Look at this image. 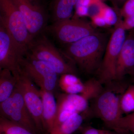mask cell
I'll return each instance as SVG.
<instances>
[{"label": "cell", "instance_id": "1", "mask_svg": "<svg viewBox=\"0 0 134 134\" xmlns=\"http://www.w3.org/2000/svg\"><path fill=\"white\" fill-rule=\"evenodd\" d=\"M108 40L106 34L97 31L67 45L63 54L85 74L97 73L103 60Z\"/></svg>", "mask_w": 134, "mask_h": 134}, {"label": "cell", "instance_id": "2", "mask_svg": "<svg viewBox=\"0 0 134 134\" xmlns=\"http://www.w3.org/2000/svg\"><path fill=\"white\" fill-rule=\"evenodd\" d=\"M113 82L106 85L107 87L93 100L94 114L109 129L122 116L120 99L126 89L125 86L113 84Z\"/></svg>", "mask_w": 134, "mask_h": 134}, {"label": "cell", "instance_id": "3", "mask_svg": "<svg viewBox=\"0 0 134 134\" xmlns=\"http://www.w3.org/2000/svg\"><path fill=\"white\" fill-rule=\"evenodd\" d=\"M115 26L108 40L101 65L97 72V79L103 85L116 81L117 60L127 36L121 19Z\"/></svg>", "mask_w": 134, "mask_h": 134}, {"label": "cell", "instance_id": "4", "mask_svg": "<svg viewBox=\"0 0 134 134\" xmlns=\"http://www.w3.org/2000/svg\"><path fill=\"white\" fill-rule=\"evenodd\" d=\"M30 56L51 66L58 75L76 74L72 64L67 62L61 53L45 36L36 38L29 47Z\"/></svg>", "mask_w": 134, "mask_h": 134}, {"label": "cell", "instance_id": "5", "mask_svg": "<svg viewBox=\"0 0 134 134\" xmlns=\"http://www.w3.org/2000/svg\"><path fill=\"white\" fill-rule=\"evenodd\" d=\"M0 25L17 43L29 48L33 39L23 15L12 0H0Z\"/></svg>", "mask_w": 134, "mask_h": 134}, {"label": "cell", "instance_id": "6", "mask_svg": "<svg viewBox=\"0 0 134 134\" xmlns=\"http://www.w3.org/2000/svg\"><path fill=\"white\" fill-rule=\"evenodd\" d=\"M20 69L40 89L53 92L57 88L58 74L51 66L28 54L19 62Z\"/></svg>", "mask_w": 134, "mask_h": 134}, {"label": "cell", "instance_id": "7", "mask_svg": "<svg viewBox=\"0 0 134 134\" xmlns=\"http://www.w3.org/2000/svg\"><path fill=\"white\" fill-rule=\"evenodd\" d=\"M46 29L60 43L67 45L75 43L97 32L91 23L83 18L74 17L53 23Z\"/></svg>", "mask_w": 134, "mask_h": 134}, {"label": "cell", "instance_id": "8", "mask_svg": "<svg viewBox=\"0 0 134 134\" xmlns=\"http://www.w3.org/2000/svg\"><path fill=\"white\" fill-rule=\"evenodd\" d=\"M0 116L24 127L34 134H39L23 96L16 88L9 98L0 103Z\"/></svg>", "mask_w": 134, "mask_h": 134}, {"label": "cell", "instance_id": "9", "mask_svg": "<svg viewBox=\"0 0 134 134\" xmlns=\"http://www.w3.org/2000/svg\"><path fill=\"white\" fill-rule=\"evenodd\" d=\"M16 74L17 82L15 88L23 96L39 133H43L45 131L42 117L43 104L40 90L37 89L34 83L21 69Z\"/></svg>", "mask_w": 134, "mask_h": 134}, {"label": "cell", "instance_id": "10", "mask_svg": "<svg viewBox=\"0 0 134 134\" xmlns=\"http://www.w3.org/2000/svg\"><path fill=\"white\" fill-rule=\"evenodd\" d=\"M24 18L33 40L46 28L48 15L40 0H12Z\"/></svg>", "mask_w": 134, "mask_h": 134}, {"label": "cell", "instance_id": "11", "mask_svg": "<svg viewBox=\"0 0 134 134\" xmlns=\"http://www.w3.org/2000/svg\"><path fill=\"white\" fill-rule=\"evenodd\" d=\"M28 52L29 48L17 43L0 25V70L9 69L13 74L19 72V61Z\"/></svg>", "mask_w": 134, "mask_h": 134}, {"label": "cell", "instance_id": "12", "mask_svg": "<svg viewBox=\"0 0 134 134\" xmlns=\"http://www.w3.org/2000/svg\"><path fill=\"white\" fill-rule=\"evenodd\" d=\"M134 71V30L126 36L117 60L116 81H120Z\"/></svg>", "mask_w": 134, "mask_h": 134}, {"label": "cell", "instance_id": "13", "mask_svg": "<svg viewBox=\"0 0 134 134\" xmlns=\"http://www.w3.org/2000/svg\"><path fill=\"white\" fill-rule=\"evenodd\" d=\"M43 104L42 117L45 131L48 133L52 130L57 113V101L53 92L40 89Z\"/></svg>", "mask_w": 134, "mask_h": 134}, {"label": "cell", "instance_id": "14", "mask_svg": "<svg viewBox=\"0 0 134 134\" xmlns=\"http://www.w3.org/2000/svg\"><path fill=\"white\" fill-rule=\"evenodd\" d=\"M78 0H52L51 5L53 23L70 19Z\"/></svg>", "mask_w": 134, "mask_h": 134}, {"label": "cell", "instance_id": "15", "mask_svg": "<svg viewBox=\"0 0 134 134\" xmlns=\"http://www.w3.org/2000/svg\"><path fill=\"white\" fill-rule=\"evenodd\" d=\"M17 82L16 74L9 70H0V103L11 96L14 90Z\"/></svg>", "mask_w": 134, "mask_h": 134}, {"label": "cell", "instance_id": "16", "mask_svg": "<svg viewBox=\"0 0 134 134\" xmlns=\"http://www.w3.org/2000/svg\"><path fill=\"white\" fill-rule=\"evenodd\" d=\"M83 119V116L80 114H75L48 134H72L81 127Z\"/></svg>", "mask_w": 134, "mask_h": 134}, {"label": "cell", "instance_id": "17", "mask_svg": "<svg viewBox=\"0 0 134 134\" xmlns=\"http://www.w3.org/2000/svg\"><path fill=\"white\" fill-rule=\"evenodd\" d=\"M110 129L114 130L117 133H130L134 134V112L122 116Z\"/></svg>", "mask_w": 134, "mask_h": 134}, {"label": "cell", "instance_id": "18", "mask_svg": "<svg viewBox=\"0 0 134 134\" xmlns=\"http://www.w3.org/2000/svg\"><path fill=\"white\" fill-rule=\"evenodd\" d=\"M0 134H34L21 125L0 116Z\"/></svg>", "mask_w": 134, "mask_h": 134}, {"label": "cell", "instance_id": "19", "mask_svg": "<svg viewBox=\"0 0 134 134\" xmlns=\"http://www.w3.org/2000/svg\"><path fill=\"white\" fill-rule=\"evenodd\" d=\"M120 107L122 114H129L134 112V84L127 88L122 94Z\"/></svg>", "mask_w": 134, "mask_h": 134}, {"label": "cell", "instance_id": "20", "mask_svg": "<svg viewBox=\"0 0 134 134\" xmlns=\"http://www.w3.org/2000/svg\"><path fill=\"white\" fill-rule=\"evenodd\" d=\"M66 97L74 106L78 113L83 112L87 110L89 101L80 94H70L65 93Z\"/></svg>", "mask_w": 134, "mask_h": 134}, {"label": "cell", "instance_id": "21", "mask_svg": "<svg viewBox=\"0 0 134 134\" xmlns=\"http://www.w3.org/2000/svg\"><path fill=\"white\" fill-rule=\"evenodd\" d=\"M101 15L105 19L108 27L113 25L115 26L120 18L115 9L106 5L103 8Z\"/></svg>", "mask_w": 134, "mask_h": 134}, {"label": "cell", "instance_id": "22", "mask_svg": "<svg viewBox=\"0 0 134 134\" xmlns=\"http://www.w3.org/2000/svg\"><path fill=\"white\" fill-rule=\"evenodd\" d=\"M82 82L76 75L72 74H66L61 75L59 80V85L62 90L68 87Z\"/></svg>", "mask_w": 134, "mask_h": 134}, {"label": "cell", "instance_id": "23", "mask_svg": "<svg viewBox=\"0 0 134 134\" xmlns=\"http://www.w3.org/2000/svg\"><path fill=\"white\" fill-rule=\"evenodd\" d=\"M120 18L124 19L132 15L134 13V0H128L122 7L117 12Z\"/></svg>", "mask_w": 134, "mask_h": 134}, {"label": "cell", "instance_id": "24", "mask_svg": "<svg viewBox=\"0 0 134 134\" xmlns=\"http://www.w3.org/2000/svg\"><path fill=\"white\" fill-rule=\"evenodd\" d=\"M105 4L103 1H97L92 3L88 7L89 17L101 15L102 10Z\"/></svg>", "mask_w": 134, "mask_h": 134}, {"label": "cell", "instance_id": "25", "mask_svg": "<svg viewBox=\"0 0 134 134\" xmlns=\"http://www.w3.org/2000/svg\"><path fill=\"white\" fill-rule=\"evenodd\" d=\"M85 17H89L88 7L76 5L75 13L72 17L83 18Z\"/></svg>", "mask_w": 134, "mask_h": 134}, {"label": "cell", "instance_id": "26", "mask_svg": "<svg viewBox=\"0 0 134 134\" xmlns=\"http://www.w3.org/2000/svg\"><path fill=\"white\" fill-rule=\"evenodd\" d=\"M91 24L94 27L104 28L108 27L105 19L101 15L91 18Z\"/></svg>", "mask_w": 134, "mask_h": 134}, {"label": "cell", "instance_id": "27", "mask_svg": "<svg viewBox=\"0 0 134 134\" xmlns=\"http://www.w3.org/2000/svg\"><path fill=\"white\" fill-rule=\"evenodd\" d=\"M82 134H115L108 130L99 129L92 127L85 128ZM117 134H118L117 133Z\"/></svg>", "mask_w": 134, "mask_h": 134}, {"label": "cell", "instance_id": "28", "mask_svg": "<svg viewBox=\"0 0 134 134\" xmlns=\"http://www.w3.org/2000/svg\"><path fill=\"white\" fill-rule=\"evenodd\" d=\"M121 24L124 29L127 30H132L134 29V13L132 15L121 20Z\"/></svg>", "mask_w": 134, "mask_h": 134}, {"label": "cell", "instance_id": "29", "mask_svg": "<svg viewBox=\"0 0 134 134\" xmlns=\"http://www.w3.org/2000/svg\"><path fill=\"white\" fill-rule=\"evenodd\" d=\"M112 3L115 10L117 12L128 0H109Z\"/></svg>", "mask_w": 134, "mask_h": 134}, {"label": "cell", "instance_id": "30", "mask_svg": "<svg viewBox=\"0 0 134 134\" xmlns=\"http://www.w3.org/2000/svg\"><path fill=\"white\" fill-rule=\"evenodd\" d=\"M118 134H133L132 133H120V134H119L117 133Z\"/></svg>", "mask_w": 134, "mask_h": 134}, {"label": "cell", "instance_id": "31", "mask_svg": "<svg viewBox=\"0 0 134 134\" xmlns=\"http://www.w3.org/2000/svg\"><path fill=\"white\" fill-rule=\"evenodd\" d=\"M130 75H132V76L133 77H134V71L133 72V73H132V74H130Z\"/></svg>", "mask_w": 134, "mask_h": 134}, {"label": "cell", "instance_id": "32", "mask_svg": "<svg viewBox=\"0 0 134 134\" xmlns=\"http://www.w3.org/2000/svg\"></svg>", "mask_w": 134, "mask_h": 134}]
</instances>
